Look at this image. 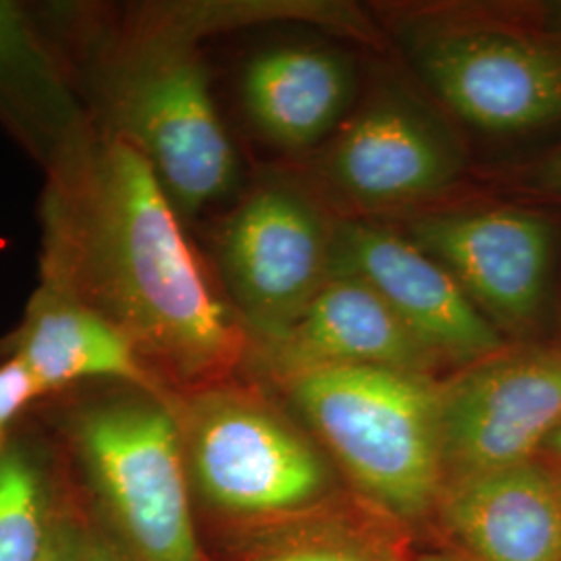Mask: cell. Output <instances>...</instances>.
Wrapping results in <instances>:
<instances>
[{"mask_svg":"<svg viewBox=\"0 0 561 561\" xmlns=\"http://www.w3.org/2000/svg\"><path fill=\"white\" fill-rule=\"evenodd\" d=\"M44 277L185 381L240 360L248 335L215 294L181 215L140 152L88 131L50 164Z\"/></svg>","mask_w":561,"mask_h":561,"instance_id":"6da1fadb","label":"cell"},{"mask_svg":"<svg viewBox=\"0 0 561 561\" xmlns=\"http://www.w3.org/2000/svg\"><path fill=\"white\" fill-rule=\"evenodd\" d=\"M279 381L362 502L400 526L433 520L445 484L442 382L379 366L317 368Z\"/></svg>","mask_w":561,"mask_h":561,"instance_id":"7a4b0ae2","label":"cell"},{"mask_svg":"<svg viewBox=\"0 0 561 561\" xmlns=\"http://www.w3.org/2000/svg\"><path fill=\"white\" fill-rule=\"evenodd\" d=\"M208 21H162L125 48L104 81L108 127L152 167L180 215L233 187L238 154L222 127L194 38Z\"/></svg>","mask_w":561,"mask_h":561,"instance_id":"3957f363","label":"cell"},{"mask_svg":"<svg viewBox=\"0 0 561 561\" xmlns=\"http://www.w3.org/2000/svg\"><path fill=\"white\" fill-rule=\"evenodd\" d=\"M173 408L192 489L240 528L341 500L321 445L261 396L206 387Z\"/></svg>","mask_w":561,"mask_h":561,"instance_id":"277c9868","label":"cell"},{"mask_svg":"<svg viewBox=\"0 0 561 561\" xmlns=\"http://www.w3.org/2000/svg\"><path fill=\"white\" fill-rule=\"evenodd\" d=\"M69 437L115 541L140 561H206L173 403L140 389L92 401Z\"/></svg>","mask_w":561,"mask_h":561,"instance_id":"5b68a950","label":"cell"},{"mask_svg":"<svg viewBox=\"0 0 561 561\" xmlns=\"http://www.w3.org/2000/svg\"><path fill=\"white\" fill-rule=\"evenodd\" d=\"M333 225L300 190L264 183L229 215L219 266L245 333L285 335L331 279Z\"/></svg>","mask_w":561,"mask_h":561,"instance_id":"8992f818","label":"cell"},{"mask_svg":"<svg viewBox=\"0 0 561 561\" xmlns=\"http://www.w3.org/2000/svg\"><path fill=\"white\" fill-rule=\"evenodd\" d=\"M422 80L472 127L512 136L561 119V44L477 23L410 38Z\"/></svg>","mask_w":561,"mask_h":561,"instance_id":"52a82bcc","label":"cell"},{"mask_svg":"<svg viewBox=\"0 0 561 561\" xmlns=\"http://www.w3.org/2000/svg\"><path fill=\"white\" fill-rule=\"evenodd\" d=\"M439 393L445 482L537 460L561 426V347H505Z\"/></svg>","mask_w":561,"mask_h":561,"instance_id":"ba28073f","label":"cell"},{"mask_svg":"<svg viewBox=\"0 0 561 561\" xmlns=\"http://www.w3.org/2000/svg\"><path fill=\"white\" fill-rule=\"evenodd\" d=\"M331 275L368 285L437 360L463 368L507 345L460 283L421 245L377 222L333 225Z\"/></svg>","mask_w":561,"mask_h":561,"instance_id":"9c48e42d","label":"cell"},{"mask_svg":"<svg viewBox=\"0 0 561 561\" xmlns=\"http://www.w3.org/2000/svg\"><path fill=\"white\" fill-rule=\"evenodd\" d=\"M408 231L497 329H524L539 317L553 259V225L541 213L518 206L428 213Z\"/></svg>","mask_w":561,"mask_h":561,"instance_id":"30bf717a","label":"cell"},{"mask_svg":"<svg viewBox=\"0 0 561 561\" xmlns=\"http://www.w3.org/2000/svg\"><path fill=\"white\" fill-rule=\"evenodd\" d=\"M451 131L419 102L382 92L341 127L322 173L329 185L366 208L435 198L463 173Z\"/></svg>","mask_w":561,"mask_h":561,"instance_id":"8fae6325","label":"cell"},{"mask_svg":"<svg viewBox=\"0 0 561 561\" xmlns=\"http://www.w3.org/2000/svg\"><path fill=\"white\" fill-rule=\"evenodd\" d=\"M433 520L470 561H561V474L533 460L447 481Z\"/></svg>","mask_w":561,"mask_h":561,"instance_id":"7c38bea8","label":"cell"},{"mask_svg":"<svg viewBox=\"0 0 561 561\" xmlns=\"http://www.w3.org/2000/svg\"><path fill=\"white\" fill-rule=\"evenodd\" d=\"M261 360L277 379L333 366L431 377L439 364L368 285L347 275H331L285 335L261 343Z\"/></svg>","mask_w":561,"mask_h":561,"instance_id":"4fadbf2b","label":"cell"},{"mask_svg":"<svg viewBox=\"0 0 561 561\" xmlns=\"http://www.w3.org/2000/svg\"><path fill=\"white\" fill-rule=\"evenodd\" d=\"M11 345V356L30 366L46 393L78 381L108 379L161 396L134 341L55 283L42 280Z\"/></svg>","mask_w":561,"mask_h":561,"instance_id":"5bb4252c","label":"cell"},{"mask_svg":"<svg viewBox=\"0 0 561 561\" xmlns=\"http://www.w3.org/2000/svg\"><path fill=\"white\" fill-rule=\"evenodd\" d=\"M241 90L245 111L264 138L285 150H306L347 117L356 73L337 50L283 46L250 60Z\"/></svg>","mask_w":561,"mask_h":561,"instance_id":"9a60e30c","label":"cell"},{"mask_svg":"<svg viewBox=\"0 0 561 561\" xmlns=\"http://www.w3.org/2000/svg\"><path fill=\"white\" fill-rule=\"evenodd\" d=\"M0 117L48 164L85 134L57 60L25 11L7 0H0Z\"/></svg>","mask_w":561,"mask_h":561,"instance_id":"2e32d148","label":"cell"},{"mask_svg":"<svg viewBox=\"0 0 561 561\" xmlns=\"http://www.w3.org/2000/svg\"><path fill=\"white\" fill-rule=\"evenodd\" d=\"M231 551L236 561H416L400 524L343 497L300 516L241 526Z\"/></svg>","mask_w":561,"mask_h":561,"instance_id":"e0dca14e","label":"cell"},{"mask_svg":"<svg viewBox=\"0 0 561 561\" xmlns=\"http://www.w3.org/2000/svg\"><path fill=\"white\" fill-rule=\"evenodd\" d=\"M55 510L34 456L15 445L0 449V561H42Z\"/></svg>","mask_w":561,"mask_h":561,"instance_id":"ac0fdd59","label":"cell"},{"mask_svg":"<svg viewBox=\"0 0 561 561\" xmlns=\"http://www.w3.org/2000/svg\"><path fill=\"white\" fill-rule=\"evenodd\" d=\"M42 396H46V391L25 362L11 356L0 364V449L7 447V435L13 422Z\"/></svg>","mask_w":561,"mask_h":561,"instance_id":"d6986e66","label":"cell"},{"mask_svg":"<svg viewBox=\"0 0 561 561\" xmlns=\"http://www.w3.org/2000/svg\"><path fill=\"white\" fill-rule=\"evenodd\" d=\"M76 561H140L136 560L121 542L111 537L104 526H92L78 518Z\"/></svg>","mask_w":561,"mask_h":561,"instance_id":"ffe728a7","label":"cell"},{"mask_svg":"<svg viewBox=\"0 0 561 561\" xmlns=\"http://www.w3.org/2000/svg\"><path fill=\"white\" fill-rule=\"evenodd\" d=\"M76 537L78 518L71 512L57 507L42 561H76Z\"/></svg>","mask_w":561,"mask_h":561,"instance_id":"44dd1931","label":"cell"},{"mask_svg":"<svg viewBox=\"0 0 561 561\" xmlns=\"http://www.w3.org/2000/svg\"><path fill=\"white\" fill-rule=\"evenodd\" d=\"M533 180L545 194L561 198V148L553 157L542 162L541 167L535 171Z\"/></svg>","mask_w":561,"mask_h":561,"instance_id":"7402d4cb","label":"cell"},{"mask_svg":"<svg viewBox=\"0 0 561 561\" xmlns=\"http://www.w3.org/2000/svg\"><path fill=\"white\" fill-rule=\"evenodd\" d=\"M537 460L545 461L547 466H551L553 470H558L561 474V426L549 437V442L542 445L541 454Z\"/></svg>","mask_w":561,"mask_h":561,"instance_id":"603a6c76","label":"cell"},{"mask_svg":"<svg viewBox=\"0 0 561 561\" xmlns=\"http://www.w3.org/2000/svg\"><path fill=\"white\" fill-rule=\"evenodd\" d=\"M416 561H470L468 558H463L460 553H454V551H435V553H426L416 558Z\"/></svg>","mask_w":561,"mask_h":561,"instance_id":"cb8c5ba5","label":"cell"},{"mask_svg":"<svg viewBox=\"0 0 561 561\" xmlns=\"http://www.w3.org/2000/svg\"><path fill=\"white\" fill-rule=\"evenodd\" d=\"M558 23H560V34H561V9H560V21H558Z\"/></svg>","mask_w":561,"mask_h":561,"instance_id":"d4e9b609","label":"cell"}]
</instances>
